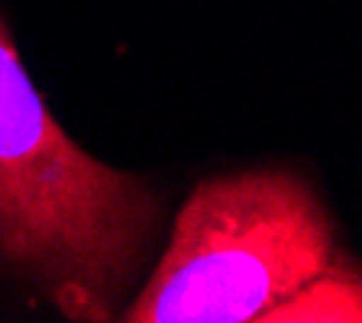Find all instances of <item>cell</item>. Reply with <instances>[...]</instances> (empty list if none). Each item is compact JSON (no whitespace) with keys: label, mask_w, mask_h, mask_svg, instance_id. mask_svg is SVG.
<instances>
[{"label":"cell","mask_w":362,"mask_h":323,"mask_svg":"<svg viewBox=\"0 0 362 323\" xmlns=\"http://www.w3.org/2000/svg\"><path fill=\"white\" fill-rule=\"evenodd\" d=\"M333 223L291 168H246L204 178L129 323H252L288 301L333 259Z\"/></svg>","instance_id":"obj_2"},{"label":"cell","mask_w":362,"mask_h":323,"mask_svg":"<svg viewBox=\"0 0 362 323\" xmlns=\"http://www.w3.org/2000/svg\"><path fill=\"white\" fill-rule=\"evenodd\" d=\"M162 197L59 127L0 20V275L68 320H113L149 252Z\"/></svg>","instance_id":"obj_1"},{"label":"cell","mask_w":362,"mask_h":323,"mask_svg":"<svg viewBox=\"0 0 362 323\" xmlns=\"http://www.w3.org/2000/svg\"><path fill=\"white\" fill-rule=\"evenodd\" d=\"M262 323H362V269L333 252L330 262L269 310Z\"/></svg>","instance_id":"obj_3"}]
</instances>
